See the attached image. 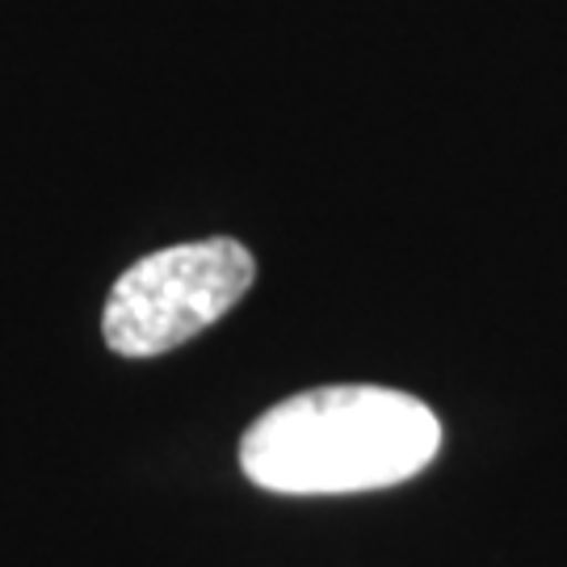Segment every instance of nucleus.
<instances>
[{
  "instance_id": "nucleus-1",
  "label": "nucleus",
  "mask_w": 567,
  "mask_h": 567,
  "mask_svg": "<svg viewBox=\"0 0 567 567\" xmlns=\"http://www.w3.org/2000/svg\"><path fill=\"white\" fill-rule=\"evenodd\" d=\"M442 450L433 408L391 386H311L261 412L240 442L244 475L282 496H349L404 484Z\"/></svg>"
},
{
  "instance_id": "nucleus-2",
  "label": "nucleus",
  "mask_w": 567,
  "mask_h": 567,
  "mask_svg": "<svg viewBox=\"0 0 567 567\" xmlns=\"http://www.w3.org/2000/svg\"><path fill=\"white\" fill-rule=\"evenodd\" d=\"M257 261L240 240L156 248L122 274L102 311L105 344L122 358H156L224 320L248 295Z\"/></svg>"
}]
</instances>
